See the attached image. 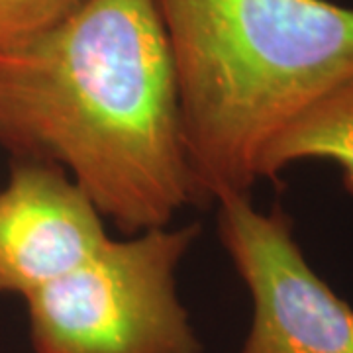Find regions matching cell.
<instances>
[{
	"label": "cell",
	"mask_w": 353,
	"mask_h": 353,
	"mask_svg": "<svg viewBox=\"0 0 353 353\" xmlns=\"http://www.w3.org/2000/svg\"><path fill=\"white\" fill-rule=\"evenodd\" d=\"M218 234L252 296L240 353H353V308L306 261L281 208L250 194L218 202Z\"/></svg>",
	"instance_id": "cell-4"
},
{
	"label": "cell",
	"mask_w": 353,
	"mask_h": 353,
	"mask_svg": "<svg viewBox=\"0 0 353 353\" xmlns=\"http://www.w3.org/2000/svg\"><path fill=\"white\" fill-rule=\"evenodd\" d=\"M83 0H0V48L50 28Z\"/></svg>",
	"instance_id": "cell-7"
},
{
	"label": "cell",
	"mask_w": 353,
	"mask_h": 353,
	"mask_svg": "<svg viewBox=\"0 0 353 353\" xmlns=\"http://www.w3.org/2000/svg\"><path fill=\"white\" fill-rule=\"evenodd\" d=\"M201 224L106 238L83 263L26 296L36 353H202L176 269Z\"/></svg>",
	"instance_id": "cell-3"
},
{
	"label": "cell",
	"mask_w": 353,
	"mask_h": 353,
	"mask_svg": "<svg viewBox=\"0 0 353 353\" xmlns=\"http://www.w3.org/2000/svg\"><path fill=\"white\" fill-rule=\"evenodd\" d=\"M0 145L61 167L126 236L194 204L155 0H83L0 48Z\"/></svg>",
	"instance_id": "cell-1"
},
{
	"label": "cell",
	"mask_w": 353,
	"mask_h": 353,
	"mask_svg": "<svg viewBox=\"0 0 353 353\" xmlns=\"http://www.w3.org/2000/svg\"><path fill=\"white\" fill-rule=\"evenodd\" d=\"M194 204L250 194L267 145L353 79V8L330 0H155Z\"/></svg>",
	"instance_id": "cell-2"
},
{
	"label": "cell",
	"mask_w": 353,
	"mask_h": 353,
	"mask_svg": "<svg viewBox=\"0 0 353 353\" xmlns=\"http://www.w3.org/2000/svg\"><path fill=\"white\" fill-rule=\"evenodd\" d=\"M104 218L61 167L14 159L0 189V294L28 296L106 241Z\"/></svg>",
	"instance_id": "cell-5"
},
{
	"label": "cell",
	"mask_w": 353,
	"mask_h": 353,
	"mask_svg": "<svg viewBox=\"0 0 353 353\" xmlns=\"http://www.w3.org/2000/svg\"><path fill=\"white\" fill-rule=\"evenodd\" d=\"M306 159L338 165L343 187L353 194V79L314 102L267 145L259 179L275 181L285 167Z\"/></svg>",
	"instance_id": "cell-6"
}]
</instances>
